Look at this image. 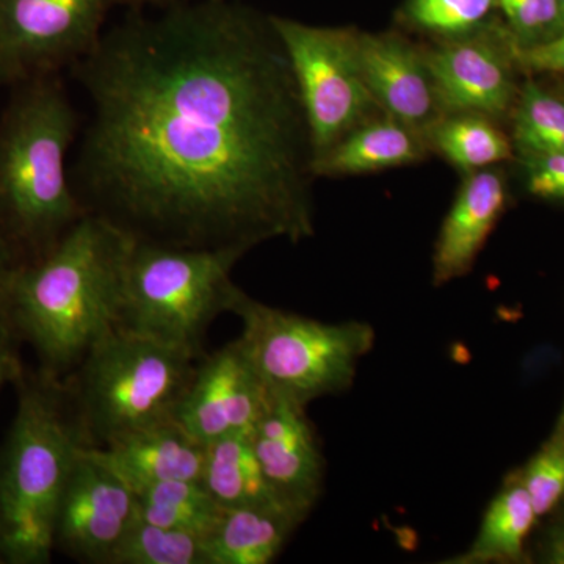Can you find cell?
<instances>
[{"instance_id": "obj_16", "label": "cell", "mask_w": 564, "mask_h": 564, "mask_svg": "<svg viewBox=\"0 0 564 564\" xmlns=\"http://www.w3.org/2000/svg\"><path fill=\"white\" fill-rule=\"evenodd\" d=\"M133 492L174 480H199L206 445L177 422L126 434L102 447H85Z\"/></svg>"}, {"instance_id": "obj_27", "label": "cell", "mask_w": 564, "mask_h": 564, "mask_svg": "<svg viewBox=\"0 0 564 564\" xmlns=\"http://www.w3.org/2000/svg\"><path fill=\"white\" fill-rule=\"evenodd\" d=\"M514 46L529 47L564 31L560 0H496Z\"/></svg>"}, {"instance_id": "obj_23", "label": "cell", "mask_w": 564, "mask_h": 564, "mask_svg": "<svg viewBox=\"0 0 564 564\" xmlns=\"http://www.w3.org/2000/svg\"><path fill=\"white\" fill-rule=\"evenodd\" d=\"M511 115V140L521 158L564 151V91L552 93L527 80L519 88Z\"/></svg>"}, {"instance_id": "obj_2", "label": "cell", "mask_w": 564, "mask_h": 564, "mask_svg": "<svg viewBox=\"0 0 564 564\" xmlns=\"http://www.w3.org/2000/svg\"><path fill=\"white\" fill-rule=\"evenodd\" d=\"M133 242L85 212L39 262L18 269L7 282L22 332L54 369L79 366L93 345L120 326Z\"/></svg>"}, {"instance_id": "obj_26", "label": "cell", "mask_w": 564, "mask_h": 564, "mask_svg": "<svg viewBox=\"0 0 564 564\" xmlns=\"http://www.w3.org/2000/svg\"><path fill=\"white\" fill-rule=\"evenodd\" d=\"M514 474L529 492L538 518H545L564 500L563 437L552 434L551 440Z\"/></svg>"}, {"instance_id": "obj_34", "label": "cell", "mask_w": 564, "mask_h": 564, "mask_svg": "<svg viewBox=\"0 0 564 564\" xmlns=\"http://www.w3.org/2000/svg\"><path fill=\"white\" fill-rule=\"evenodd\" d=\"M6 304H9V289H7L6 284L0 282V311H2Z\"/></svg>"}, {"instance_id": "obj_37", "label": "cell", "mask_w": 564, "mask_h": 564, "mask_svg": "<svg viewBox=\"0 0 564 564\" xmlns=\"http://www.w3.org/2000/svg\"><path fill=\"white\" fill-rule=\"evenodd\" d=\"M560 3H562V11H563V22H564V0H560Z\"/></svg>"}, {"instance_id": "obj_24", "label": "cell", "mask_w": 564, "mask_h": 564, "mask_svg": "<svg viewBox=\"0 0 564 564\" xmlns=\"http://www.w3.org/2000/svg\"><path fill=\"white\" fill-rule=\"evenodd\" d=\"M109 564H210L207 536L141 521L122 536Z\"/></svg>"}, {"instance_id": "obj_30", "label": "cell", "mask_w": 564, "mask_h": 564, "mask_svg": "<svg viewBox=\"0 0 564 564\" xmlns=\"http://www.w3.org/2000/svg\"><path fill=\"white\" fill-rule=\"evenodd\" d=\"M547 524L536 545V562L564 564V500L551 511Z\"/></svg>"}, {"instance_id": "obj_12", "label": "cell", "mask_w": 564, "mask_h": 564, "mask_svg": "<svg viewBox=\"0 0 564 564\" xmlns=\"http://www.w3.org/2000/svg\"><path fill=\"white\" fill-rule=\"evenodd\" d=\"M272 399L237 340L196 364L174 422L206 445L252 432Z\"/></svg>"}, {"instance_id": "obj_3", "label": "cell", "mask_w": 564, "mask_h": 564, "mask_svg": "<svg viewBox=\"0 0 564 564\" xmlns=\"http://www.w3.org/2000/svg\"><path fill=\"white\" fill-rule=\"evenodd\" d=\"M32 79L0 121V209L46 252L85 214L68 166L80 120L52 74Z\"/></svg>"}, {"instance_id": "obj_31", "label": "cell", "mask_w": 564, "mask_h": 564, "mask_svg": "<svg viewBox=\"0 0 564 564\" xmlns=\"http://www.w3.org/2000/svg\"><path fill=\"white\" fill-rule=\"evenodd\" d=\"M17 270L13 265V252H11L9 240L0 231V282L7 285Z\"/></svg>"}, {"instance_id": "obj_4", "label": "cell", "mask_w": 564, "mask_h": 564, "mask_svg": "<svg viewBox=\"0 0 564 564\" xmlns=\"http://www.w3.org/2000/svg\"><path fill=\"white\" fill-rule=\"evenodd\" d=\"M82 445L69 400L50 388L22 391L0 459V556L51 560L66 481Z\"/></svg>"}, {"instance_id": "obj_21", "label": "cell", "mask_w": 564, "mask_h": 564, "mask_svg": "<svg viewBox=\"0 0 564 564\" xmlns=\"http://www.w3.org/2000/svg\"><path fill=\"white\" fill-rule=\"evenodd\" d=\"M430 150L464 173L513 161V140L496 120L478 113H445L425 133Z\"/></svg>"}, {"instance_id": "obj_29", "label": "cell", "mask_w": 564, "mask_h": 564, "mask_svg": "<svg viewBox=\"0 0 564 564\" xmlns=\"http://www.w3.org/2000/svg\"><path fill=\"white\" fill-rule=\"evenodd\" d=\"M510 51L514 65L527 73L564 74V31L552 40L529 47L514 46L510 40Z\"/></svg>"}, {"instance_id": "obj_5", "label": "cell", "mask_w": 564, "mask_h": 564, "mask_svg": "<svg viewBox=\"0 0 564 564\" xmlns=\"http://www.w3.org/2000/svg\"><path fill=\"white\" fill-rule=\"evenodd\" d=\"M196 356L141 336L111 329L79 362L68 393L84 447H102L126 434L174 422Z\"/></svg>"}, {"instance_id": "obj_11", "label": "cell", "mask_w": 564, "mask_h": 564, "mask_svg": "<svg viewBox=\"0 0 564 564\" xmlns=\"http://www.w3.org/2000/svg\"><path fill=\"white\" fill-rule=\"evenodd\" d=\"M135 519V492L80 447L58 507L55 545L79 562L109 564Z\"/></svg>"}, {"instance_id": "obj_19", "label": "cell", "mask_w": 564, "mask_h": 564, "mask_svg": "<svg viewBox=\"0 0 564 564\" xmlns=\"http://www.w3.org/2000/svg\"><path fill=\"white\" fill-rule=\"evenodd\" d=\"M532 499L511 473L486 508L477 536L451 564L524 563L529 560L527 541L538 522Z\"/></svg>"}, {"instance_id": "obj_20", "label": "cell", "mask_w": 564, "mask_h": 564, "mask_svg": "<svg viewBox=\"0 0 564 564\" xmlns=\"http://www.w3.org/2000/svg\"><path fill=\"white\" fill-rule=\"evenodd\" d=\"M199 484L221 508L276 507L285 510L267 481L251 432L231 434L206 444Z\"/></svg>"}, {"instance_id": "obj_7", "label": "cell", "mask_w": 564, "mask_h": 564, "mask_svg": "<svg viewBox=\"0 0 564 564\" xmlns=\"http://www.w3.org/2000/svg\"><path fill=\"white\" fill-rule=\"evenodd\" d=\"M229 313L242 321L237 344L269 391L303 406L350 389L377 340L369 323L304 317L258 302L240 288Z\"/></svg>"}, {"instance_id": "obj_9", "label": "cell", "mask_w": 564, "mask_h": 564, "mask_svg": "<svg viewBox=\"0 0 564 564\" xmlns=\"http://www.w3.org/2000/svg\"><path fill=\"white\" fill-rule=\"evenodd\" d=\"M122 0H0V62L7 76H46L80 61Z\"/></svg>"}, {"instance_id": "obj_10", "label": "cell", "mask_w": 564, "mask_h": 564, "mask_svg": "<svg viewBox=\"0 0 564 564\" xmlns=\"http://www.w3.org/2000/svg\"><path fill=\"white\" fill-rule=\"evenodd\" d=\"M510 33L492 22L481 31L425 50L426 65L445 113L500 120L513 111L516 87Z\"/></svg>"}, {"instance_id": "obj_17", "label": "cell", "mask_w": 564, "mask_h": 564, "mask_svg": "<svg viewBox=\"0 0 564 564\" xmlns=\"http://www.w3.org/2000/svg\"><path fill=\"white\" fill-rule=\"evenodd\" d=\"M430 152L429 141L422 132L380 113L317 155L314 173L318 180L386 172L425 161Z\"/></svg>"}, {"instance_id": "obj_8", "label": "cell", "mask_w": 564, "mask_h": 564, "mask_svg": "<svg viewBox=\"0 0 564 564\" xmlns=\"http://www.w3.org/2000/svg\"><path fill=\"white\" fill-rule=\"evenodd\" d=\"M291 62L314 154L384 113L367 88L355 28H326L270 14Z\"/></svg>"}, {"instance_id": "obj_1", "label": "cell", "mask_w": 564, "mask_h": 564, "mask_svg": "<svg viewBox=\"0 0 564 564\" xmlns=\"http://www.w3.org/2000/svg\"><path fill=\"white\" fill-rule=\"evenodd\" d=\"M73 68L85 212L174 248L247 254L314 236L313 140L270 14L236 0L135 10Z\"/></svg>"}, {"instance_id": "obj_36", "label": "cell", "mask_w": 564, "mask_h": 564, "mask_svg": "<svg viewBox=\"0 0 564 564\" xmlns=\"http://www.w3.org/2000/svg\"><path fill=\"white\" fill-rule=\"evenodd\" d=\"M3 79H9V76H7L6 68H3L2 62H0V82Z\"/></svg>"}, {"instance_id": "obj_18", "label": "cell", "mask_w": 564, "mask_h": 564, "mask_svg": "<svg viewBox=\"0 0 564 564\" xmlns=\"http://www.w3.org/2000/svg\"><path fill=\"white\" fill-rule=\"evenodd\" d=\"M303 522L276 507L223 508L207 536L210 564L272 563Z\"/></svg>"}, {"instance_id": "obj_35", "label": "cell", "mask_w": 564, "mask_h": 564, "mask_svg": "<svg viewBox=\"0 0 564 564\" xmlns=\"http://www.w3.org/2000/svg\"><path fill=\"white\" fill-rule=\"evenodd\" d=\"M554 434L555 436L563 437L564 440V410L562 413V417H560L558 425H556Z\"/></svg>"}, {"instance_id": "obj_13", "label": "cell", "mask_w": 564, "mask_h": 564, "mask_svg": "<svg viewBox=\"0 0 564 564\" xmlns=\"http://www.w3.org/2000/svg\"><path fill=\"white\" fill-rule=\"evenodd\" d=\"M303 404L274 395L254 429L252 445L278 502L306 521L323 492L325 458Z\"/></svg>"}, {"instance_id": "obj_15", "label": "cell", "mask_w": 564, "mask_h": 564, "mask_svg": "<svg viewBox=\"0 0 564 564\" xmlns=\"http://www.w3.org/2000/svg\"><path fill=\"white\" fill-rule=\"evenodd\" d=\"M507 203V180L497 166L466 174L434 243V285L459 280L473 270Z\"/></svg>"}, {"instance_id": "obj_28", "label": "cell", "mask_w": 564, "mask_h": 564, "mask_svg": "<svg viewBox=\"0 0 564 564\" xmlns=\"http://www.w3.org/2000/svg\"><path fill=\"white\" fill-rule=\"evenodd\" d=\"M527 191L549 202H564V151L522 158Z\"/></svg>"}, {"instance_id": "obj_14", "label": "cell", "mask_w": 564, "mask_h": 564, "mask_svg": "<svg viewBox=\"0 0 564 564\" xmlns=\"http://www.w3.org/2000/svg\"><path fill=\"white\" fill-rule=\"evenodd\" d=\"M358 52L364 80L377 106L425 135L444 115L425 50L399 31H359Z\"/></svg>"}, {"instance_id": "obj_33", "label": "cell", "mask_w": 564, "mask_h": 564, "mask_svg": "<svg viewBox=\"0 0 564 564\" xmlns=\"http://www.w3.org/2000/svg\"><path fill=\"white\" fill-rule=\"evenodd\" d=\"M187 2V0H122L126 6H131L133 10H141L144 7H154V9H163V7L174 6V3Z\"/></svg>"}, {"instance_id": "obj_22", "label": "cell", "mask_w": 564, "mask_h": 564, "mask_svg": "<svg viewBox=\"0 0 564 564\" xmlns=\"http://www.w3.org/2000/svg\"><path fill=\"white\" fill-rule=\"evenodd\" d=\"M137 518L165 529L209 536L223 513L199 480H174L135 492Z\"/></svg>"}, {"instance_id": "obj_32", "label": "cell", "mask_w": 564, "mask_h": 564, "mask_svg": "<svg viewBox=\"0 0 564 564\" xmlns=\"http://www.w3.org/2000/svg\"><path fill=\"white\" fill-rule=\"evenodd\" d=\"M14 372V358L11 355L9 343L6 337L0 334V389L3 383L9 380L11 373Z\"/></svg>"}, {"instance_id": "obj_6", "label": "cell", "mask_w": 564, "mask_h": 564, "mask_svg": "<svg viewBox=\"0 0 564 564\" xmlns=\"http://www.w3.org/2000/svg\"><path fill=\"white\" fill-rule=\"evenodd\" d=\"M239 250L133 242L126 263L120 326L199 358L215 318L229 313L239 285Z\"/></svg>"}, {"instance_id": "obj_25", "label": "cell", "mask_w": 564, "mask_h": 564, "mask_svg": "<svg viewBox=\"0 0 564 564\" xmlns=\"http://www.w3.org/2000/svg\"><path fill=\"white\" fill-rule=\"evenodd\" d=\"M496 0H404L399 20L440 41L470 35L491 24Z\"/></svg>"}]
</instances>
